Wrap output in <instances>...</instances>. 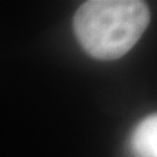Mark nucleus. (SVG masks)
Segmentation results:
<instances>
[{
    "label": "nucleus",
    "instance_id": "f257e3e1",
    "mask_svg": "<svg viewBox=\"0 0 157 157\" xmlns=\"http://www.w3.org/2000/svg\"><path fill=\"white\" fill-rule=\"evenodd\" d=\"M149 9L137 0H90L77 9L75 33L93 58L118 59L127 54L149 24Z\"/></svg>",
    "mask_w": 157,
    "mask_h": 157
},
{
    "label": "nucleus",
    "instance_id": "f03ea898",
    "mask_svg": "<svg viewBox=\"0 0 157 157\" xmlns=\"http://www.w3.org/2000/svg\"><path fill=\"white\" fill-rule=\"evenodd\" d=\"M136 157H157V117L149 115L141 121L131 137Z\"/></svg>",
    "mask_w": 157,
    "mask_h": 157
}]
</instances>
